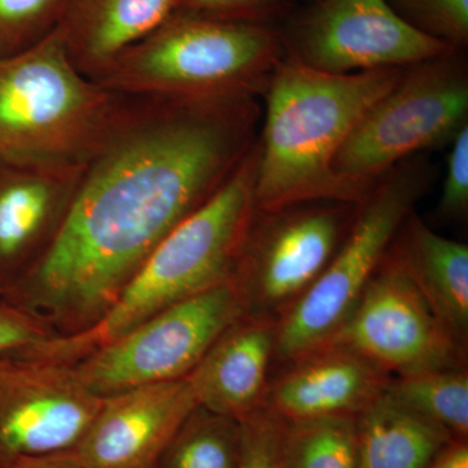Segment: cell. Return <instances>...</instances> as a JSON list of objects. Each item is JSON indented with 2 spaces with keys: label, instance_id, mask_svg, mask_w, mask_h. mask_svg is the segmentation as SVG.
Returning <instances> with one entry per match:
<instances>
[{
  "label": "cell",
  "instance_id": "6da1fadb",
  "mask_svg": "<svg viewBox=\"0 0 468 468\" xmlns=\"http://www.w3.org/2000/svg\"><path fill=\"white\" fill-rule=\"evenodd\" d=\"M258 97L119 94L63 223L3 286L66 335L88 331L154 249L227 183L260 135Z\"/></svg>",
  "mask_w": 468,
  "mask_h": 468
},
{
  "label": "cell",
  "instance_id": "2e32d148",
  "mask_svg": "<svg viewBox=\"0 0 468 468\" xmlns=\"http://www.w3.org/2000/svg\"><path fill=\"white\" fill-rule=\"evenodd\" d=\"M276 325L275 318L245 314L218 335L187 377L198 406L237 420L263 408Z\"/></svg>",
  "mask_w": 468,
  "mask_h": 468
},
{
  "label": "cell",
  "instance_id": "277c9868",
  "mask_svg": "<svg viewBox=\"0 0 468 468\" xmlns=\"http://www.w3.org/2000/svg\"><path fill=\"white\" fill-rule=\"evenodd\" d=\"M284 55L272 27L172 14L94 82L116 94L260 97Z\"/></svg>",
  "mask_w": 468,
  "mask_h": 468
},
{
  "label": "cell",
  "instance_id": "603a6c76",
  "mask_svg": "<svg viewBox=\"0 0 468 468\" xmlns=\"http://www.w3.org/2000/svg\"><path fill=\"white\" fill-rule=\"evenodd\" d=\"M66 0H0V57L27 50L54 32Z\"/></svg>",
  "mask_w": 468,
  "mask_h": 468
},
{
  "label": "cell",
  "instance_id": "5bb4252c",
  "mask_svg": "<svg viewBox=\"0 0 468 468\" xmlns=\"http://www.w3.org/2000/svg\"><path fill=\"white\" fill-rule=\"evenodd\" d=\"M84 165L0 163V288L50 245L75 197Z\"/></svg>",
  "mask_w": 468,
  "mask_h": 468
},
{
  "label": "cell",
  "instance_id": "52a82bcc",
  "mask_svg": "<svg viewBox=\"0 0 468 468\" xmlns=\"http://www.w3.org/2000/svg\"><path fill=\"white\" fill-rule=\"evenodd\" d=\"M457 51L403 67L338 150L335 171L374 184L419 151L451 144L468 125V73Z\"/></svg>",
  "mask_w": 468,
  "mask_h": 468
},
{
  "label": "cell",
  "instance_id": "83f0119b",
  "mask_svg": "<svg viewBox=\"0 0 468 468\" xmlns=\"http://www.w3.org/2000/svg\"><path fill=\"white\" fill-rule=\"evenodd\" d=\"M468 209V125L452 141L446 160V174L440 197L439 212L443 218H457Z\"/></svg>",
  "mask_w": 468,
  "mask_h": 468
},
{
  "label": "cell",
  "instance_id": "ffe728a7",
  "mask_svg": "<svg viewBox=\"0 0 468 468\" xmlns=\"http://www.w3.org/2000/svg\"><path fill=\"white\" fill-rule=\"evenodd\" d=\"M385 394L458 439L468 436L467 368L430 369L390 378Z\"/></svg>",
  "mask_w": 468,
  "mask_h": 468
},
{
  "label": "cell",
  "instance_id": "30bf717a",
  "mask_svg": "<svg viewBox=\"0 0 468 468\" xmlns=\"http://www.w3.org/2000/svg\"><path fill=\"white\" fill-rule=\"evenodd\" d=\"M324 345L354 351L390 377L467 368L466 341L433 313L392 245L349 318Z\"/></svg>",
  "mask_w": 468,
  "mask_h": 468
},
{
  "label": "cell",
  "instance_id": "e0dca14e",
  "mask_svg": "<svg viewBox=\"0 0 468 468\" xmlns=\"http://www.w3.org/2000/svg\"><path fill=\"white\" fill-rule=\"evenodd\" d=\"M176 0H66L58 33L70 61L94 81L117 57L162 26Z\"/></svg>",
  "mask_w": 468,
  "mask_h": 468
},
{
  "label": "cell",
  "instance_id": "f546056e",
  "mask_svg": "<svg viewBox=\"0 0 468 468\" xmlns=\"http://www.w3.org/2000/svg\"><path fill=\"white\" fill-rule=\"evenodd\" d=\"M2 468H84L75 452H57L42 457L26 458Z\"/></svg>",
  "mask_w": 468,
  "mask_h": 468
},
{
  "label": "cell",
  "instance_id": "5b68a950",
  "mask_svg": "<svg viewBox=\"0 0 468 468\" xmlns=\"http://www.w3.org/2000/svg\"><path fill=\"white\" fill-rule=\"evenodd\" d=\"M117 100L77 69L57 29L27 50L0 57V163L82 165Z\"/></svg>",
  "mask_w": 468,
  "mask_h": 468
},
{
  "label": "cell",
  "instance_id": "ac0fdd59",
  "mask_svg": "<svg viewBox=\"0 0 468 468\" xmlns=\"http://www.w3.org/2000/svg\"><path fill=\"white\" fill-rule=\"evenodd\" d=\"M392 249L433 313L467 343L466 243L436 233L412 211L394 237Z\"/></svg>",
  "mask_w": 468,
  "mask_h": 468
},
{
  "label": "cell",
  "instance_id": "7a4b0ae2",
  "mask_svg": "<svg viewBox=\"0 0 468 468\" xmlns=\"http://www.w3.org/2000/svg\"><path fill=\"white\" fill-rule=\"evenodd\" d=\"M402 69L328 73L285 52L263 92L266 112L258 135L255 208L365 202L377 183L337 174L335 158L365 113L399 82Z\"/></svg>",
  "mask_w": 468,
  "mask_h": 468
},
{
  "label": "cell",
  "instance_id": "9a60e30c",
  "mask_svg": "<svg viewBox=\"0 0 468 468\" xmlns=\"http://www.w3.org/2000/svg\"><path fill=\"white\" fill-rule=\"evenodd\" d=\"M390 378L354 351L324 345L282 365L263 406L284 420L356 417L383 396Z\"/></svg>",
  "mask_w": 468,
  "mask_h": 468
},
{
  "label": "cell",
  "instance_id": "4316f807",
  "mask_svg": "<svg viewBox=\"0 0 468 468\" xmlns=\"http://www.w3.org/2000/svg\"><path fill=\"white\" fill-rule=\"evenodd\" d=\"M54 335L41 320L9 301L0 288V356L27 353Z\"/></svg>",
  "mask_w": 468,
  "mask_h": 468
},
{
  "label": "cell",
  "instance_id": "4fadbf2b",
  "mask_svg": "<svg viewBox=\"0 0 468 468\" xmlns=\"http://www.w3.org/2000/svg\"><path fill=\"white\" fill-rule=\"evenodd\" d=\"M197 406L187 378L104 397L73 452L84 468H158Z\"/></svg>",
  "mask_w": 468,
  "mask_h": 468
},
{
  "label": "cell",
  "instance_id": "cb8c5ba5",
  "mask_svg": "<svg viewBox=\"0 0 468 468\" xmlns=\"http://www.w3.org/2000/svg\"><path fill=\"white\" fill-rule=\"evenodd\" d=\"M409 26L455 50L468 41V0H388Z\"/></svg>",
  "mask_w": 468,
  "mask_h": 468
},
{
  "label": "cell",
  "instance_id": "ba28073f",
  "mask_svg": "<svg viewBox=\"0 0 468 468\" xmlns=\"http://www.w3.org/2000/svg\"><path fill=\"white\" fill-rule=\"evenodd\" d=\"M245 315L233 279L160 311L77 360L86 387L112 396L189 377L224 331Z\"/></svg>",
  "mask_w": 468,
  "mask_h": 468
},
{
  "label": "cell",
  "instance_id": "8992f818",
  "mask_svg": "<svg viewBox=\"0 0 468 468\" xmlns=\"http://www.w3.org/2000/svg\"><path fill=\"white\" fill-rule=\"evenodd\" d=\"M430 168L403 160L378 178L324 272L277 320L273 363L284 365L328 343L358 303L405 218L426 193Z\"/></svg>",
  "mask_w": 468,
  "mask_h": 468
},
{
  "label": "cell",
  "instance_id": "8fae6325",
  "mask_svg": "<svg viewBox=\"0 0 468 468\" xmlns=\"http://www.w3.org/2000/svg\"><path fill=\"white\" fill-rule=\"evenodd\" d=\"M282 39L286 54L328 73L403 68L455 51L409 26L388 0H318Z\"/></svg>",
  "mask_w": 468,
  "mask_h": 468
},
{
  "label": "cell",
  "instance_id": "3957f363",
  "mask_svg": "<svg viewBox=\"0 0 468 468\" xmlns=\"http://www.w3.org/2000/svg\"><path fill=\"white\" fill-rule=\"evenodd\" d=\"M258 156L257 138L227 183L154 249L97 324L54 335L32 356L75 363L160 311L232 279L257 209Z\"/></svg>",
  "mask_w": 468,
  "mask_h": 468
},
{
  "label": "cell",
  "instance_id": "484cf974",
  "mask_svg": "<svg viewBox=\"0 0 468 468\" xmlns=\"http://www.w3.org/2000/svg\"><path fill=\"white\" fill-rule=\"evenodd\" d=\"M289 0H176L172 14L270 26Z\"/></svg>",
  "mask_w": 468,
  "mask_h": 468
},
{
  "label": "cell",
  "instance_id": "d4e9b609",
  "mask_svg": "<svg viewBox=\"0 0 468 468\" xmlns=\"http://www.w3.org/2000/svg\"><path fill=\"white\" fill-rule=\"evenodd\" d=\"M284 419L261 408L239 419L241 457L239 468H282Z\"/></svg>",
  "mask_w": 468,
  "mask_h": 468
},
{
  "label": "cell",
  "instance_id": "7402d4cb",
  "mask_svg": "<svg viewBox=\"0 0 468 468\" xmlns=\"http://www.w3.org/2000/svg\"><path fill=\"white\" fill-rule=\"evenodd\" d=\"M284 421L282 468H356V417Z\"/></svg>",
  "mask_w": 468,
  "mask_h": 468
},
{
  "label": "cell",
  "instance_id": "44dd1931",
  "mask_svg": "<svg viewBox=\"0 0 468 468\" xmlns=\"http://www.w3.org/2000/svg\"><path fill=\"white\" fill-rule=\"evenodd\" d=\"M241 424L197 406L165 449L158 468H239Z\"/></svg>",
  "mask_w": 468,
  "mask_h": 468
},
{
  "label": "cell",
  "instance_id": "7c38bea8",
  "mask_svg": "<svg viewBox=\"0 0 468 468\" xmlns=\"http://www.w3.org/2000/svg\"><path fill=\"white\" fill-rule=\"evenodd\" d=\"M101 402L75 363L0 356V468L75 451Z\"/></svg>",
  "mask_w": 468,
  "mask_h": 468
},
{
  "label": "cell",
  "instance_id": "d6986e66",
  "mask_svg": "<svg viewBox=\"0 0 468 468\" xmlns=\"http://www.w3.org/2000/svg\"><path fill=\"white\" fill-rule=\"evenodd\" d=\"M356 468H427L454 439L385 392L356 415Z\"/></svg>",
  "mask_w": 468,
  "mask_h": 468
},
{
  "label": "cell",
  "instance_id": "f1b7e54d",
  "mask_svg": "<svg viewBox=\"0 0 468 468\" xmlns=\"http://www.w3.org/2000/svg\"><path fill=\"white\" fill-rule=\"evenodd\" d=\"M427 468H468L467 439L454 437L437 452Z\"/></svg>",
  "mask_w": 468,
  "mask_h": 468
},
{
  "label": "cell",
  "instance_id": "9c48e42d",
  "mask_svg": "<svg viewBox=\"0 0 468 468\" xmlns=\"http://www.w3.org/2000/svg\"><path fill=\"white\" fill-rule=\"evenodd\" d=\"M356 207L311 202L255 209L232 277L245 314L282 318L334 260Z\"/></svg>",
  "mask_w": 468,
  "mask_h": 468
}]
</instances>
